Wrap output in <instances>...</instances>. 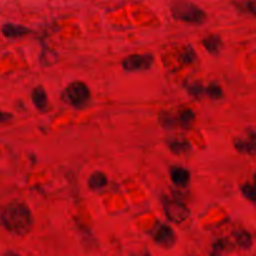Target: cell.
I'll return each mask as SVG.
<instances>
[{
	"label": "cell",
	"mask_w": 256,
	"mask_h": 256,
	"mask_svg": "<svg viewBox=\"0 0 256 256\" xmlns=\"http://www.w3.org/2000/svg\"><path fill=\"white\" fill-rule=\"evenodd\" d=\"M28 32H29V30L24 26H20V25L5 24L2 26V34L6 38H10V39H16V38L24 36Z\"/></svg>",
	"instance_id": "cell-9"
},
{
	"label": "cell",
	"mask_w": 256,
	"mask_h": 256,
	"mask_svg": "<svg viewBox=\"0 0 256 256\" xmlns=\"http://www.w3.org/2000/svg\"><path fill=\"white\" fill-rule=\"evenodd\" d=\"M32 102H34L35 106L40 110L46 108L48 98H46V92H45L44 88L42 86L35 88L34 92H32Z\"/></svg>",
	"instance_id": "cell-12"
},
{
	"label": "cell",
	"mask_w": 256,
	"mask_h": 256,
	"mask_svg": "<svg viewBox=\"0 0 256 256\" xmlns=\"http://www.w3.org/2000/svg\"><path fill=\"white\" fill-rule=\"evenodd\" d=\"M189 92L192 95H194L195 98H199L202 96V92H204V88H202V84H199V82H192L189 86Z\"/></svg>",
	"instance_id": "cell-21"
},
{
	"label": "cell",
	"mask_w": 256,
	"mask_h": 256,
	"mask_svg": "<svg viewBox=\"0 0 256 256\" xmlns=\"http://www.w3.org/2000/svg\"><path fill=\"white\" fill-rule=\"evenodd\" d=\"M169 148L174 154H184L190 150V144L184 139H172L169 142Z\"/></svg>",
	"instance_id": "cell-14"
},
{
	"label": "cell",
	"mask_w": 256,
	"mask_h": 256,
	"mask_svg": "<svg viewBox=\"0 0 256 256\" xmlns=\"http://www.w3.org/2000/svg\"><path fill=\"white\" fill-rule=\"evenodd\" d=\"M142 256H152V255H149V254H145V255H142Z\"/></svg>",
	"instance_id": "cell-22"
},
{
	"label": "cell",
	"mask_w": 256,
	"mask_h": 256,
	"mask_svg": "<svg viewBox=\"0 0 256 256\" xmlns=\"http://www.w3.org/2000/svg\"><path fill=\"white\" fill-rule=\"evenodd\" d=\"M180 59L184 64H190V62H194L196 59V54H195L194 49L192 48H186L185 50H182V55H180Z\"/></svg>",
	"instance_id": "cell-18"
},
{
	"label": "cell",
	"mask_w": 256,
	"mask_h": 256,
	"mask_svg": "<svg viewBox=\"0 0 256 256\" xmlns=\"http://www.w3.org/2000/svg\"><path fill=\"white\" fill-rule=\"evenodd\" d=\"M88 185L92 190H102L108 185V178L104 172H94L88 180Z\"/></svg>",
	"instance_id": "cell-10"
},
{
	"label": "cell",
	"mask_w": 256,
	"mask_h": 256,
	"mask_svg": "<svg viewBox=\"0 0 256 256\" xmlns=\"http://www.w3.org/2000/svg\"><path fill=\"white\" fill-rule=\"evenodd\" d=\"M194 120H195V114L192 112V110L185 109L180 112L179 122L184 129H189V128L192 125V122H194Z\"/></svg>",
	"instance_id": "cell-15"
},
{
	"label": "cell",
	"mask_w": 256,
	"mask_h": 256,
	"mask_svg": "<svg viewBox=\"0 0 256 256\" xmlns=\"http://www.w3.org/2000/svg\"><path fill=\"white\" fill-rule=\"evenodd\" d=\"M232 5L236 6L242 12L256 16V0H239V2H232Z\"/></svg>",
	"instance_id": "cell-13"
},
{
	"label": "cell",
	"mask_w": 256,
	"mask_h": 256,
	"mask_svg": "<svg viewBox=\"0 0 256 256\" xmlns=\"http://www.w3.org/2000/svg\"><path fill=\"white\" fill-rule=\"evenodd\" d=\"M234 236L236 244L239 245L240 248H242V249H249V248L252 246V236H250L246 232H242V230H240V232H235Z\"/></svg>",
	"instance_id": "cell-16"
},
{
	"label": "cell",
	"mask_w": 256,
	"mask_h": 256,
	"mask_svg": "<svg viewBox=\"0 0 256 256\" xmlns=\"http://www.w3.org/2000/svg\"><path fill=\"white\" fill-rule=\"evenodd\" d=\"M172 12L175 19L192 25H202L206 22V14L202 8L186 2H178L172 5Z\"/></svg>",
	"instance_id": "cell-2"
},
{
	"label": "cell",
	"mask_w": 256,
	"mask_h": 256,
	"mask_svg": "<svg viewBox=\"0 0 256 256\" xmlns=\"http://www.w3.org/2000/svg\"><path fill=\"white\" fill-rule=\"evenodd\" d=\"M152 62H154V56L152 54H134L122 60V68L130 72H145L152 66Z\"/></svg>",
	"instance_id": "cell-5"
},
{
	"label": "cell",
	"mask_w": 256,
	"mask_h": 256,
	"mask_svg": "<svg viewBox=\"0 0 256 256\" xmlns=\"http://www.w3.org/2000/svg\"><path fill=\"white\" fill-rule=\"evenodd\" d=\"M206 92L209 94V96L212 98V99H214V100H219V99H222V88H220L219 85H216V84L210 85V86L208 88Z\"/></svg>",
	"instance_id": "cell-19"
},
{
	"label": "cell",
	"mask_w": 256,
	"mask_h": 256,
	"mask_svg": "<svg viewBox=\"0 0 256 256\" xmlns=\"http://www.w3.org/2000/svg\"><path fill=\"white\" fill-rule=\"evenodd\" d=\"M225 249H226V242L225 240H220V242H218L212 246V256H222Z\"/></svg>",
	"instance_id": "cell-20"
},
{
	"label": "cell",
	"mask_w": 256,
	"mask_h": 256,
	"mask_svg": "<svg viewBox=\"0 0 256 256\" xmlns=\"http://www.w3.org/2000/svg\"><path fill=\"white\" fill-rule=\"evenodd\" d=\"M242 192L248 200L256 202V174H255V184H246L242 188Z\"/></svg>",
	"instance_id": "cell-17"
},
{
	"label": "cell",
	"mask_w": 256,
	"mask_h": 256,
	"mask_svg": "<svg viewBox=\"0 0 256 256\" xmlns=\"http://www.w3.org/2000/svg\"><path fill=\"white\" fill-rule=\"evenodd\" d=\"M64 99L75 108H82L90 100V90L84 82H74L64 92Z\"/></svg>",
	"instance_id": "cell-3"
},
{
	"label": "cell",
	"mask_w": 256,
	"mask_h": 256,
	"mask_svg": "<svg viewBox=\"0 0 256 256\" xmlns=\"http://www.w3.org/2000/svg\"><path fill=\"white\" fill-rule=\"evenodd\" d=\"M2 224L12 234L24 236L32 232L34 219L26 205L20 202H12L2 209Z\"/></svg>",
	"instance_id": "cell-1"
},
{
	"label": "cell",
	"mask_w": 256,
	"mask_h": 256,
	"mask_svg": "<svg viewBox=\"0 0 256 256\" xmlns=\"http://www.w3.org/2000/svg\"><path fill=\"white\" fill-rule=\"evenodd\" d=\"M162 204L165 215H166V218L170 222L180 224V222H185V220L189 218V209H188L186 205L182 202H180V200L164 198V199L162 200Z\"/></svg>",
	"instance_id": "cell-4"
},
{
	"label": "cell",
	"mask_w": 256,
	"mask_h": 256,
	"mask_svg": "<svg viewBox=\"0 0 256 256\" xmlns=\"http://www.w3.org/2000/svg\"><path fill=\"white\" fill-rule=\"evenodd\" d=\"M202 44L206 48V50L212 54H218L222 49V39L219 35H210L202 40Z\"/></svg>",
	"instance_id": "cell-11"
},
{
	"label": "cell",
	"mask_w": 256,
	"mask_h": 256,
	"mask_svg": "<svg viewBox=\"0 0 256 256\" xmlns=\"http://www.w3.org/2000/svg\"><path fill=\"white\" fill-rule=\"evenodd\" d=\"M152 236L154 242L162 248H172L176 242V236L175 232L170 229L168 225L158 224L154 229L152 230Z\"/></svg>",
	"instance_id": "cell-6"
},
{
	"label": "cell",
	"mask_w": 256,
	"mask_h": 256,
	"mask_svg": "<svg viewBox=\"0 0 256 256\" xmlns=\"http://www.w3.org/2000/svg\"><path fill=\"white\" fill-rule=\"evenodd\" d=\"M170 178H172V182L179 188H186L190 182V172L184 168H172Z\"/></svg>",
	"instance_id": "cell-8"
},
{
	"label": "cell",
	"mask_w": 256,
	"mask_h": 256,
	"mask_svg": "<svg viewBox=\"0 0 256 256\" xmlns=\"http://www.w3.org/2000/svg\"><path fill=\"white\" fill-rule=\"evenodd\" d=\"M235 148L239 150L240 152L249 155L256 154V132L250 130L248 132L246 138H240V139L235 140Z\"/></svg>",
	"instance_id": "cell-7"
}]
</instances>
